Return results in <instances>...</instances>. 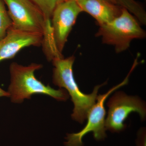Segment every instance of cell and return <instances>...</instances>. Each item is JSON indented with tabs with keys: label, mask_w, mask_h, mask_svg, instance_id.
Masks as SVG:
<instances>
[{
	"label": "cell",
	"mask_w": 146,
	"mask_h": 146,
	"mask_svg": "<svg viewBox=\"0 0 146 146\" xmlns=\"http://www.w3.org/2000/svg\"><path fill=\"white\" fill-rule=\"evenodd\" d=\"M131 71H130L127 77L121 83L112 87L106 94L98 96L96 103L93 106L87 116V124L78 133H68L66 138L67 142L64 143L65 146H83L82 138L84 135L90 132H93L94 138L96 140H102L106 137L105 119L106 112L104 108L105 101L111 93L127 83Z\"/></svg>",
	"instance_id": "4"
},
{
	"label": "cell",
	"mask_w": 146,
	"mask_h": 146,
	"mask_svg": "<svg viewBox=\"0 0 146 146\" xmlns=\"http://www.w3.org/2000/svg\"><path fill=\"white\" fill-rule=\"evenodd\" d=\"M82 11L76 0H65L54 8L51 24L55 43L61 53L78 16Z\"/></svg>",
	"instance_id": "7"
},
{
	"label": "cell",
	"mask_w": 146,
	"mask_h": 146,
	"mask_svg": "<svg viewBox=\"0 0 146 146\" xmlns=\"http://www.w3.org/2000/svg\"><path fill=\"white\" fill-rule=\"evenodd\" d=\"M113 4L125 8L130 13H133L136 19L141 23L146 20V13L141 5L134 0H107Z\"/></svg>",
	"instance_id": "10"
},
{
	"label": "cell",
	"mask_w": 146,
	"mask_h": 146,
	"mask_svg": "<svg viewBox=\"0 0 146 146\" xmlns=\"http://www.w3.org/2000/svg\"><path fill=\"white\" fill-rule=\"evenodd\" d=\"M43 37L39 33L23 31L11 27L0 40V62L13 58L26 47L42 45Z\"/></svg>",
	"instance_id": "8"
},
{
	"label": "cell",
	"mask_w": 146,
	"mask_h": 146,
	"mask_svg": "<svg viewBox=\"0 0 146 146\" xmlns=\"http://www.w3.org/2000/svg\"><path fill=\"white\" fill-rule=\"evenodd\" d=\"M3 0H0V40L6 35L9 29L12 25V22Z\"/></svg>",
	"instance_id": "12"
},
{
	"label": "cell",
	"mask_w": 146,
	"mask_h": 146,
	"mask_svg": "<svg viewBox=\"0 0 146 146\" xmlns=\"http://www.w3.org/2000/svg\"><path fill=\"white\" fill-rule=\"evenodd\" d=\"M96 36L101 37L103 43L115 47L117 53L123 52L129 48L134 39H142L146 32L136 18L125 8L119 16L111 22L100 26Z\"/></svg>",
	"instance_id": "3"
},
{
	"label": "cell",
	"mask_w": 146,
	"mask_h": 146,
	"mask_svg": "<svg viewBox=\"0 0 146 146\" xmlns=\"http://www.w3.org/2000/svg\"><path fill=\"white\" fill-rule=\"evenodd\" d=\"M43 65L32 63L27 66L20 65L16 62L9 67L10 83L8 88L11 101L20 104L25 99H30L36 94L46 95L59 101H65L69 98V94L65 89H55L49 85H45L37 79L35 71L42 69Z\"/></svg>",
	"instance_id": "1"
},
{
	"label": "cell",
	"mask_w": 146,
	"mask_h": 146,
	"mask_svg": "<svg viewBox=\"0 0 146 146\" xmlns=\"http://www.w3.org/2000/svg\"><path fill=\"white\" fill-rule=\"evenodd\" d=\"M108 114L105 120L106 129L119 131L125 127L124 121L131 112L139 114L142 120L146 117L145 105L137 97L127 96L123 92H117L107 103Z\"/></svg>",
	"instance_id": "6"
},
{
	"label": "cell",
	"mask_w": 146,
	"mask_h": 146,
	"mask_svg": "<svg viewBox=\"0 0 146 146\" xmlns=\"http://www.w3.org/2000/svg\"><path fill=\"white\" fill-rule=\"evenodd\" d=\"M75 59L74 56H72L66 58H56L52 60L54 66L52 82L56 86L68 92L74 104L72 117L73 120L82 123L96 103L99 89L106 83L96 86L91 94L82 93L74 77L73 66Z\"/></svg>",
	"instance_id": "2"
},
{
	"label": "cell",
	"mask_w": 146,
	"mask_h": 146,
	"mask_svg": "<svg viewBox=\"0 0 146 146\" xmlns=\"http://www.w3.org/2000/svg\"><path fill=\"white\" fill-rule=\"evenodd\" d=\"M2 97H10V95L8 91H6L0 87V98Z\"/></svg>",
	"instance_id": "13"
},
{
	"label": "cell",
	"mask_w": 146,
	"mask_h": 146,
	"mask_svg": "<svg viewBox=\"0 0 146 146\" xmlns=\"http://www.w3.org/2000/svg\"><path fill=\"white\" fill-rule=\"evenodd\" d=\"M82 11L94 17L99 25L107 23L118 17L123 8L107 0H76Z\"/></svg>",
	"instance_id": "9"
},
{
	"label": "cell",
	"mask_w": 146,
	"mask_h": 146,
	"mask_svg": "<svg viewBox=\"0 0 146 146\" xmlns=\"http://www.w3.org/2000/svg\"><path fill=\"white\" fill-rule=\"evenodd\" d=\"M42 11L46 21H51L53 11L58 4L65 0H29Z\"/></svg>",
	"instance_id": "11"
},
{
	"label": "cell",
	"mask_w": 146,
	"mask_h": 146,
	"mask_svg": "<svg viewBox=\"0 0 146 146\" xmlns=\"http://www.w3.org/2000/svg\"><path fill=\"white\" fill-rule=\"evenodd\" d=\"M8 8L11 27L23 31L44 35L46 21L42 11L29 0H3Z\"/></svg>",
	"instance_id": "5"
}]
</instances>
